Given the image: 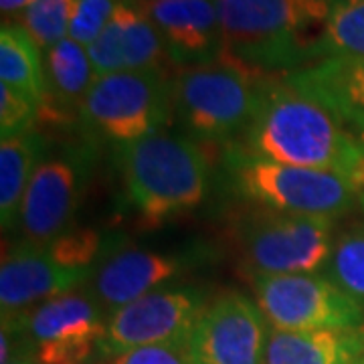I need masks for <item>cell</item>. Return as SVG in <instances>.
Segmentation results:
<instances>
[{
    "instance_id": "6da1fadb",
    "label": "cell",
    "mask_w": 364,
    "mask_h": 364,
    "mask_svg": "<svg viewBox=\"0 0 364 364\" xmlns=\"http://www.w3.org/2000/svg\"><path fill=\"white\" fill-rule=\"evenodd\" d=\"M247 156L299 168L336 172L352 178L364 148L338 117L312 95L284 79L267 83L251 126L245 132Z\"/></svg>"
},
{
    "instance_id": "7a4b0ae2",
    "label": "cell",
    "mask_w": 364,
    "mask_h": 364,
    "mask_svg": "<svg viewBox=\"0 0 364 364\" xmlns=\"http://www.w3.org/2000/svg\"><path fill=\"white\" fill-rule=\"evenodd\" d=\"M332 6L330 0H217L221 61L259 77L310 65Z\"/></svg>"
},
{
    "instance_id": "3957f363",
    "label": "cell",
    "mask_w": 364,
    "mask_h": 364,
    "mask_svg": "<svg viewBox=\"0 0 364 364\" xmlns=\"http://www.w3.org/2000/svg\"><path fill=\"white\" fill-rule=\"evenodd\" d=\"M116 164L126 198L148 227L198 207L208 193V164L193 140L160 130L119 144Z\"/></svg>"
},
{
    "instance_id": "277c9868",
    "label": "cell",
    "mask_w": 364,
    "mask_h": 364,
    "mask_svg": "<svg viewBox=\"0 0 364 364\" xmlns=\"http://www.w3.org/2000/svg\"><path fill=\"white\" fill-rule=\"evenodd\" d=\"M265 77L227 61L184 67L172 79L174 114L203 140H229L247 132Z\"/></svg>"
},
{
    "instance_id": "5b68a950",
    "label": "cell",
    "mask_w": 364,
    "mask_h": 364,
    "mask_svg": "<svg viewBox=\"0 0 364 364\" xmlns=\"http://www.w3.org/2000/svg\"><path fill=\"white\" fill-rule=\"evenodd\" d=\"M233 181L241 195L251 200L294 215L334 219L360 198V188L348 176L277 164L247 154L233 160Z\"/></svg>"
},
{
    "instance_id": "8992f818",
    "label": "cell",
    "mask_w": 364,
    "mask_h": 364,
    "mask_svg": "<svg viewBox=\"0 0 364 364\" xmlns=\"http://www.w3.org/2000/svg\"><path fill=\"white\" fill-rule=\"evenodd\" d=\"M174 112L172 79L164 69L119 71L93 81L81 114L117 144L160 132Z\"/></svg>"
},
{
    "instance_id": "52a82bcc",
    "label": "cell",
    "mask_w": 364,
    "mask_h": 364,
    "mask_svg": "<svg viewBox=\"0 0 364 364\" xmlns=\"http://www.w3.org/2000/svg\"><path fill=\"white\" fill-rule=\"evenodd\" d=\"M253 291L273 330L360 328L364 306L320 273L253 275Z\"/></svg>"
},
{
    "instance_id": "ba28073f",
    "label": "cell",
    "mask_w": 364,
    "mask_h": 364,
    "mask_svg": "<svg viewBox=\"0 0 364 364\" xmlns=\"http://www.w3.org/2000/svg\"><path fill=\"white\" fill-rule=\"evenodd\" d=\"M330 217L261 210L241 227V249L253 275L316 273L332 255Z\"/></svg>"
},
{
    "instance_id": "9c48e42d",
    "label": "cell",
    "mask_w": 364,
    "mask_h": 364,
    "mask_svg": "<svg viewBox=\"0 0 364 364\" xmlns=\"http://www.w3.org/2000/svg\"><path fill=\"white\" fill-rule=\"evenodd\" d=\"M2 326L26 330L39 364H87L104 344L107 322L91 296L67 291Z\"/></svg>"
},
{
    "instance_id": "30bf717a",
    "label": "cell",
    "mask_w": 364,
    "mask_h": 364,
    "mask_svg": "<svg viewBox=\"0 0 364 364\" xmlns=\"http://www.w3.org/2000/svg\"><path fill=\"white\" fill-rule=\"evenodd\" d=\"M267 322L257 301L223 294L198 314L186 350L193 364H263Z\"/></svg>"
},
{
    "instance_id": "8fae6325",
    "label": "cell",
    "mask_w": 364,
    "mask_h": 364,
    "mask_svg": "<svg viewBox=\"0 0 364 364\" xmlns=\"http://www.w3.org/2000/svg\"><path fill=\"white\" fill-rule=\"evenodd\" d=\"M203 308L205 299L196 289H156L109 314L102 350L116 356L142 346L186 344Z\"/></svg>"
},
{
    "instance_id": "7c38bea8",
    "label": "cell",
    "mask_w": 364,
    "mask_h": 364,
    "mask_svg": "<svg viewBox=\"0 0 364 364\" xmlns=\"http://www.w3.org/2000/svg\"><path fill=\"white\" fill-rule=\"evenodd\" d=\"M83 176L69 158H51L39 164L26 188L21 207V229L25 245L45 249L67 233L81 195Z\"/></svg>"
},
{
    "instance_id": "4fadbf2b",
    "label": "cell",
    "mask_w": 364,
    "mask_h": 364,
    "mask_svg": "<svg viewBox=\"0 0 364 364\" xmlns=\"http://www.w3.org/2000/svg\"><path fill=\"white\" fill-rule=\"evenodd\" d=\"M156 25L172 63L182 67L219 61L223 53L217 0H140Z\"/></svg>"
},
{
    "instance_id": "5bb4252c",
    "label": "cell",
    "mask_w": 364,
    "mask_h": 364,
    "mask_svg": "<svg viewBox=\"0 0 364 364\" xmlns=\"http://www.w3.org/2000/svg\"><path fill=\"white\" fill-rule=\"evenodd\" d=\"M87 53L97 77L119 71L164 69L170 61L164 41L140 0H122Z\"/></svg>"
},
{
    "instance_id": "9a60e30c",
    "label": "cell",
    "mask_w": 364,
    "mask_h": 364,
    "mask_svg": "<svg viewBox=\"0 0 364 364\" xmlns=\"http://www.w3.org/2000/svg\"><path fill=\"white\" fill-rule=\"evenodd\" d=\"M90 272L59 265L47 249L23 247L2 259L0 267V308L2 320L21 318L47 299L73 291Z\"/></svg>"
},
{
    "instance_id": "2e32d148",
    "label": "cell",
    "mask_w": 364,
    "mask_h": 364,
    "mask_svg": "<svg viewBox=\"0 0 364 364\" xmlns=\"http://www.w3.org/2000/svg\"><path fill=\"white\" fill-rule=\"evenodd\" d=\"M182 272V259L156 251L126 249L112 255L91 279V299L102 312L114 314L160 289Z\"/></svg>"
},
{
    "instance_id": "e0dca14e",
    "label": "cell",
    "mask_w": 364,
    "mask_h": 364,
    "mask_svg": "<svg viewBox=\"0 0 364 364\" xmlns=\"http://www.w3.org/2000/svg\"><path fill=\"white\" fill-rule=\"evenodd\" d=\"M284 81L326 105L348 130L356 132V138L363 136L364 59H322L287 73Z\"/></svg>"
},
{
    "instance_id": "ac0fdd59",
    "label": "cell",
    "mask_w": 364,
    "mask_h": 364,
    "mask_svg": "<svg viewBox=\"0 0 364 364\" xmlns=\"http://www.w3.org/2000/svg\"><path fill=\"white\" fill-rule=\"evenodd\" d=\"M364 358V326L320 330L269 328L263 364H356Z\"/></svg>"
},
{
    "instance_id": "d6986e66",
    "label": "cell",
    "mask_w": 364,
    "mask_h": 364,
    "mask_svg": "<svg viewBox=\"0 0 364 364\" xmlns=\"http://www.w3.org/2000/svg\"><path fill=\"white\" fill-rule=\"evenodd\" d=\"M47 97L39 105V117L59 122V107H73L85 102L97 79L87 47L65 37L45 51Z\"/></svg>"
},
{
    "instance_id": "ffe728a7",
    "label": "cell",
    "mask_w": 364,
    "mask_h": 364,
    "mask_svg": "<svg viewBox=\"0 0 364 364\" xmlns=\"http://www.w3.org/2000/svg\"><path fill=\"white\" fill-rule=\"evenodd\" d=\"M43 138L28 130L0 142V221L13 229L21 219V207L35 170L39 168Z\"/></svg>"
},
{
    "instance_id": "44dd1931",
    "label": "cell",
    "mask_w": 364,
    "mask_h": 364,
    "mask_svg": "<svg viewBox=\"0 0 364 364\" xmlns=\"http://www.w3.org/2000/svg\"><path fill=\"white\" fill-rule=\"evenodd\" d=\"M0 83L21 91L37 105L47 97L41 49L21 23H2L0 28Z\"/></svg>"
},
{
    "instance_id": "7402d4cb",
    "label": "cell",
    "mask_w": 364,
    "mask_h": 364,
    "mask_svg": "<svg viewBox=\"0 0 364 364\" xmlns=\"http://www.w3.org/2000/svg\"><path fill=\"white\" fill-rule=\"evenodd\" d=\"M364 59V0L334 2L314 47V61Z\"/></svg>"
},
{
    "instance_id": "603a6c76",
    "label": "cell",
    "mask_w": 364,
    "mask_h": 364,
    "mask_svg": "<svg viewBox=\"0 0 364 364\" xmlns=\"http://www.w3.org/2000/svg\"><path fill=\"white\" fill-rule=\"evenodd\" d=\"M326 267L328 277L364 306V229L342 235L334 243Z\"/></svg>"
},
{
    "instance_id": "cb8c5ba5",
    "label": "cell",
    "mask_w": 364,
    "mask_h": 364,
    "mask_svg": "<svg viewBox=\"0 0 364 364\" xmlns=\"http://www.w3.org/2000/svg\"><path fill=\"white\" fill-rule=\"evenodd\" d=\"M71 11L73 0H35L33 6L21 16V25L41 51H47L69 37Z\"/></svg>"
},
{
    "instance_id": "d4e9b609",
    "label": "cell",
    "mask_w": 364,
    "mask_h": 364,
    "mask_svg": "<svg viewBox=\"0 0 364 364\" xmlns=\"http://www.w3.org/2000/svg\"><path fill=\"white\" fill-rule=\"evenodd\" d=\"M45 249L59 265L77 272H90V265L102 249V237L91 229H75L59 235Z\"/></svg>"
},
{
    "instance_id": "484cf974",
    "label": "cell",
    "mask_w": 364,
    "mask_h": 364,
    "mask_svg": "<svg viewBox=\"0 0 364 364\" xmlns=\"http://www.w3.org/2000/svg\"><path fill=\"white\" fill-rule=\"evenodd\" d=\"M119 2L122 0H73L69 39L90 47L112 21Z\"/></svg>"
},
{
    "instance_id": "4316f807",
    "label": "cell",
    "mask_w": 364,
    "mask_h": 364,
    "mask_svg": "<svg viewBox=\"0 0 364 364\" xmlns=\"http://www.w3.org/2000/svg\"><path fill=\"white\" fill-rule=\"evenodd\" d=\"M39 117V105L28 100L21 91L0 83V132L2 140L33 130Z\"/></svg>"
},
{
    "instance_id": "83f0119b",
    "label": "cell",
    "mask_w": 364,
    "mask_h": 364,
    "mask_svg": "<svg viewBox=\"0 0 364 364\" xmlns=\"http://www.w3.org/2000/svg\"><path fill=\"white\" fill-rule=\"evenodd\" d=\"M109 364H193L186 344H160L119 352Z\"/></svg>"
},
{
    "instance_id": "f1b7e54d",
    "label": "cell",
    "mask_w": 364,
    "mask_h": 364,
    "mask_svg": "<svg viewBox=\"0 0 364 364\" xmlns=\"http://www.w3.org/2000/svg\"><path fill=\"white\" fill-rule=\"evenodd\" d=\"M35 0H0V11H2V16H4V23L6 18H21L23 14L33 6Z\"/></svg>"
},
{
    "instance_id": "f546056e",
    "label": "cell",
    "mask_w": 364,
    "mask_h": 364,
    "mask_svg": "<svg viewBox=\"0 0 364 364\" xmlns=\"http://www.w3.org/2000/svg\"><path fill=\"white\" fill-rule=\"evenodd\" d=\"M2 364H39L35 354H25V352H14L9 360H4Z\"/></svg>"
},
{
    "instance_id": "4dcf8cb0",
    "label": "cell",
    "mask_w": 364,
    "mask_h": 364,
    "mask_svg": "<svg viewBox=\"0 0 364 364\" xmlns=\"http://www.w3.org/2000/svg\"><path fill=\"white\" fill-rule=\"evenodd\" d=\"M358 140H360V144H363V148H364V134L363 136H358ZM352 181H354V184L360 188V193H364V156H363V162H360V166H358L356 172L352 174Z\"/></svg>"
},
{
    "instance_id": "1f68e13d",
    "label": "cell",
    "mask_w": 364,
    "mask_h": 364,
    "mask_svg": "<svg viewBox=\"0 0 364 364\" xmlns=\"http://www.w3.org/2000/svg\"><path fill=\"white\" fill-rule=\"evenodd\" d=\"M360 200H363V205H364V193H360Z\"/></svg>"
},
{
    "instance_id": "d6a6232c",
    "label": "cell",
    "mask_w": 364,
    "mask_h": 364,
    "mask_svg": "<svg viewBox=\"0 0 364 364\" xmlns=\"http://www.w3.org/2000/svg\"><path fill=\"white\" fill-rule=\"evenodd\" d=\"M330 2H340V0H330Z\"/></svg>"
},
{
    "instance_id": "836d02e7",
    "label": "cell",
    "mask_w": 364,
    "mask_h": 364,
    "mask_svg": "<svg viewBox=\"0 0 364 364\" xmlns=\"http://www.w3.org/2000/svg\"><path fill=\"white\" fill-rule=\"evenodd\" d=\"M358 364H364V358H363V360H360V363H358Z\"/></svg>"
},
{
    "instance_id": "e575fe53",
    "label": "cell",
    "mask_w": 364,
    "mask_h": 364,
    "mask_svg": "<svg viewBox=\"0 0 364 364\" xmlns=\"http://www.w3.org/2000/svg\"><path fill=\"white\" fill-rule=\"evenodd\" d=\"M356 364H358V363H356Z\"/></svg>"
}]
</instances>
